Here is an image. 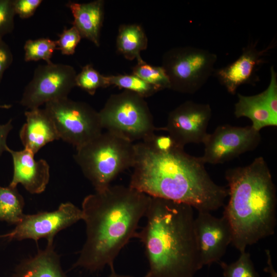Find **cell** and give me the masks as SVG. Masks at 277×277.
I'll return each mask as SVG.
<instances>
[{"label":"cell","instance_id":"7","mask_svg":"<svg viewBox=\"0 0 277 277\" xmlns=\"http://www.w3.org/2000/svg\"><path fill=\"white\" fill-rule=\"evenodd\" d=\"M217 55L194 47H174L166 51L162 67L169 79L170 89L193 94L207 82L214 71Z\"/></svg>","mask_w":277,"mask_h":277},{"label":"cell","instance_id":"23","mask_svg":"<svg viewBox=\"0 0 277 277\" xmlns=\"http://www.w3.org/2000/svg\"><path fill=\"white\" fill-rule=\"evenodd\" d=\"M106 77L109 86L114 85L136 93L144 98L150 96L159 91L155 87L132 74L109 75Z\"/></svg>","mask_w":277,"mask_h":277},{"label":"cell","instance_id":"20","mask_svg":"<svg viewBox=\"0 0 277 277\" xmlns=\"http://www.w3.org/2000/svg\"><path fill=\"white\" fill-rule=\"evenodd\" d=\"M148 39L143 28L137 24H124L119 27L116 38L117 51L127 60L137 62L142 58L141 52L146 49Z\"/></svg>","mask_w":277,"mask_h":277},{"label":"cell","instance_id":"26","mask_svg":"<svg viewBox=\"0 0 277 277\" xmlns=\"http://www.w3.org/2000/svg\"><path fill=\"white\" fill-rule=\"evenodd\" d=\"M75 83L76 86L92 95L95 93L98 88L109 86L106 76L100 74L91 64L85 65L81 72L76 74Z\"/></svg>","mask_w":277,"mask_h":277},{"label":"cell","instance_id":"24","mask_svg":"<svg viewBox=\"0 0 277 277\" xmlns=\"http://www.w3.org/2000/svg\"><path fill=\"white\" fill-rule=\"evenodd\" d=\"M24 60L26 62L45 61L47 64L52 63L51 58L54 51L57 49L56 41L49 38L28 39L25 43Z\"/></svg>","mask_w":277,"mask_h":277},{"label":"cell","instance_id":"28","mask_svg":"<svg viewBox=\"0 0 277 277\" xmlns=\"http://www.w3.org/2000/svg\"><path fill=\"white\" fill-rule=\"evenodd\" d=\"M15 15L13 0H0V39L13 31Z\"/></svg>","mask_w":277,"mask_h":277},{"label":"cell","instance_id":"18","mask_svg":"<svg viewBox=\"0 0 277 277\" xmlns=\"http://www.w3.org/2000/svg\"><path fill=\"white\" fill-rule=\"evenodd\" d=\"M13 277H68L62 270L60 255L54 250L53 242L46 248L23 260L15 268Z\"/></svg>","mask_w":277,"mask_h":277},{"label":"cell","instance_id":"31","mask_svg":"<svg viewBox=\"0 0 277 277\" xmlns=\"http://www.w3.org/2000/svg\"><path fill=\"white\" fill-rule=\"evenodd\" d=\"M13 60V56L9 46L0 39V82L4 73L10 67Z\"/></svg>","mask_w":277,"mask_h":277},{"label":"cell","instance_id":"12","mask_svg":"<svg viewBox=\"0 0 277 277\" xmlns=\"http://www.w3.org/2000/svg\"><path fill=\"white\" fill-rule=\"evenodd\" d=\"M211 114L209 104L187 101L169 113L163 129L182 148L188 144L203 143L208 134L207 128Z\"/></svg>","mask_w":277,"mask_h":277},{"label":"cell","instance_id":"33","mask_svg":"<svg viewBox=\"0 0 277 277\" xmlns=\"http://www.w3.org/2000/svg\"><path fill=\"white\" fill-rule=\"evenodd\" d=\"M265 252L267 258V266L264 268V271L268 273L270 277H277V273L275 271L272 264L270 251L269 249H265Z\"/></svg>","mask_w":277,"mask_h":277},{"label":"cell","instance_id":"22","mask_svg":"<svg viewBox=\"0 0 277 277\" xmlns=\"http://www.w3.org/2000/svg\"><path fill=\"white\" fill-rule=\"evenodd\" d=\"M132 74L154 86L159 91L170 89L169 79L162 66H154L141 60L133 68Z\"/></svg>","mask_w":277,"mask_h":277},{"label":"cell","instance_id":"11","mask_svg":"<svg viewBox=\"0 0 277 277\" xmlns=\"http://www.w3.org/2000/svg\"><path fill=\"white\" fill-rule=\"evenodd\" d=\"M82 219L81 209L70 202L62 203L54 211L25 214L13 230L0 237L18 241L32 239L36 242L45 238L48 242H53L59 231Z\"/></svg>","mask_w":277,"mask_h":277},{"label":"cell","instance_id":"16","mask_svg":"<svg viewBox=\"0 0 277 277\" xmlns=\"http://www.w3.org/2000/svg\"><path fill=\"white\" fill-rule=\"evenodd\" d=\"M25 115L26 123L19 134L24 149L35 154L47 144L60 139L54 122L45 108L30 109Z\"/></svg>","mask_w":277,"mask_h":277},{"label":"cell","instance_id":"19","mask_svg":"<svg viewBox=\"0 0 277 277\" xmlns=\"http://www.w3.org/2000/svg\"><path fill=\"white\" fill-rule=\"evenodd\" d=\"M238 97L234 111L236 118H249L252 122L251 126L259 131L265 127L277 126V118L272 115L261 93L250 96L239 93Z\"/></svg>","mask_w":277,"mask_h":277},{"label":"cell","instance_id":"30","mask_svg":"<svg viewBox=\"0 0 277 277\" xmlns=\"http://www.w3.org/2000/svg\"><path fill=\"white\" fill-rule=\"evenodd\" d=\"M42 0H13L15 14L21 18L31 17L42 3Z\"/></svg>","mask_w":277,"mask_h":277},{"label":"cell","instance_id":"14","mask_svg":"<svg viewBox=\"0 0 277 277\" xmlns=\"http://www.w3.org/2000/svg\"><path fill=\"white\" fill-rule=\"evenodd\" d=\"M256 42L249 43L235 61L214 72L219 82L229 93L234 94L240 86L254 85L259 81L257 71L264 63L265 57L273 44H270L261 50L256 48Z\"/></svg>","mask_w":277,"mask_h":277},{"label":"cell","instance_id":"15","mask_svg":"<svg viewBox=\"0 0 277 277\" xmlns=\"http://www.w3.org/2000/svg\"><path fill=\"white\" fill-rule=\"evenodd\" d=\"M7 151L11 154L13 164V176L9 186L16 188L21 184L31 194L44 192L50 179V167L46 161H36L35 154L26 149L14 151L8 147Z\"/></svg>","mask_w":277,"mask_h":277},{"label":"cell","instance_id":"2","mask_svg":"<svg viewBox=\"0 0 277 277\" xmlns=\"http://www.w3.org/2000/svg\"><path fill=\"white\" fill-rule=\"evenodd\" d=\"M150 200L145 193L122 185H110L86 196L81 210L86 240L73 267L95 272L108 266L114 270V260L135 237Z\"/></svg>","mask_w":277,"mask_h":277},{"label":"cell","instance_id":"5","mask_svg":"<svg viewBox=\"0 0 277 277\" xmlns=\"http://www.w3.org/2000/svg\"><path fill=\"white\" fill-rule=\"evenodd\" d=\"M134 156L132 142L106 131L76 149L74 158L98 191L110 186L117 175L132 167Z\"/></svg>","mask_w":277,"mask_h":277},{"label":"cell","instance_id":"35","mask_svg":"<svg viewBox=\"0 0 277 277\" xmlns=\"http://www.w3.org/2000/svg\"><path fill=\"white\" fill-rule=\"evenodd\" d=\"M11 107L10 105H0V108L9 109Z\"/></svg>","mask_w":277,"mask_h":277},{"label":"cell","instance_id":"25","mask_svg":"<svg viewBox=\"0 0 277 277\" xmlns=\"http://www.w3.org/2000/svg\"><path fill=\"white\" fill-rule=\"evenodd\" d=\"M224 277H260L251 259L246 251L241 252L238 259L230 264L220 261Z\"/></svg>","mask_w":277,"mask_h":277},{"label":"cell","instance_id":"4","mask_svg":"<svg viewBox=\"0 0 277 277\" xmlns=\"http://www.w3.org/2000/svg\"><path fill=\"white\" fill-rule=\"evenodd\" d=\"M225 179L229 199L223 215L231 229V243L241 253L274 233L276 188L262 156L247 166L226 170Z\"/></svg>","mask_w":277,"mask_h":277},{"label":"cell","instance_id":"6","mask_svg":"<svg viewBox=\"0 0 277 277\" xmlns=\"http://www.w3.org/2000/svg\"><path fill=\"white\" fill-rule=\"evenodd\" d=\"M98 114L103 129L132 143L156 129L145 98L130 91L110 95Z\"/></svg>","mask_w":277,"mask_h":277},{"label":"cell","instance_id":"1","mask_svg":"<svg viewBox=\"0 0 277 277\" xmlns=\"http://www.w3.org/2000/svg\"><path fill=\"white\" fill-rule=\"evenodd\" d=\"M134 146L131 188L198 211L210 212L224 205L228 189L213 181L202 157L190 155L178 146L167 151L156 150L142 141Z\"/></svg>","mask_w":277,"mask_h":277},{"label":"cell","instance_id":"10","mask_svg":"<svg viewBox=\"0 0 277 277\" xmlns=\"http://www.w3.org/2000/svg\"><path fill=\"white\" fill-rule=\"evenodd\" d=\"M261 140L260 131L251 126L220 125L207 135L203 143L205 149L201 157L205 163L222 164L253 150Z\"/></svg>","mask_w":277,"mask_h":277},{"label":"cell","instance_id":"27","mask_svg":"<svg viewBox=\"0 0 277 277\" xmlns=\"http://www.w3.org/2000/svg\"><path fill=\"white\" fill-rule=\"evenodd\" d=\"M58 39L56 41L57 49L60 50L62 54L66 55L74 53L75 48L82 38L74 26L69 29L65 28L58 35Z\"/></svg>","mask_w":277,"mask_h":277},{"label":"cell","instance_id":"34","mask_svg":"<svg viewBox=\"0 0 277 277\" xmlns=\"http://www.w3.org/2000/svg\"><path fill=\"white\" fill-rule=\"evenodd\" d=\"M108 277H133L130 275H122V274H117L114 270L111 271V273L109 275ZM143 277H147L146 275L144 276Z\"/></svg>","mask_w":277,"mask_h":277},{"label":"cell","instance_id":"21","mask_svg":"<svg viewBox=\"0 0 277 277\" xmlns=\"http://www.w3.org/2000/svg\"><path fill=\"white\" fill-rule=\"evenodd\" d=\"M24 200L16 188L0 186V221L18 224L23 219Z\"/></svg>","mask_w":277,"mask_h":277},{"label":"cell","instance_id":"3","mask_svg":"<svg viewBox=\"0 0 277 277\" xmlns=\"http://www.w3.org/2000/svg\"><path fill=\"white\" fill-rule=\"evenodd\" d=\"M193 209L185 204L151 197L145 215L146 224L135 235L145 247L149 265L147 277H194L203 267Z\"/></svg>","mask_w":277,"mask_h":277},{"label":"cell","instance_id":"17","mask_svg":"<svg viewBox=\"0 0 277 277\" xmlns=\"http://www.w3.org/2000/svg\"><path fill=\"white\" fill-rule=\"evenodd\" d=\"M66 6L74 18L72 26L78 30L82 37L98 47L104 15V1L96 0L87 3L69 2Z\"/></svg>","mask_w":277,"mask_h":277},{"label":"cell","instance_id":"13","mask_svg":"<svg viewBox=\"0 0 277 277\" xmlns=\"http://www.w3.org/2000/svg\"><path fill=\"white\" fill-rule=\"evenodd\" d=\"M196 244L203 266L219 263L231 243L230 225L223 215L217 217L208 211H198L194 218Z\"/></svg>","mask_w":277,"mask_h":277},{"label":"cell","instance_id":"8","mask_svg":"<svg viewBox=\"0 0 277 277\" xmlns=\"http://www.w3.org/2000/svg\"><path fill=\"white\" fill-rule=\"evenodd\" d=\"M60 139L77 149L102 132L98 112L88 104L63 98L46 103Z\"/></svg>","mask_w":277,"mask_h":277},{"label":"cell","instance_id":"9","mask_svg":"<svg viewBox=\"0 0 277 277\" xmlns=\"http://www.w3.org/2000/svg\"><path fill=\"white\" fill-rule=\"evenodd\" d=\"M76 74L74 68L66 64L52 62L38 66L24 89L21 104L30 110L68 97L76 86Z\"/></svg>","mask_w":277,"mask_h":277},{"label":"cell","instance_id":"32","mask_svg":"<svg viewBox=\"0 0 277 277\" xmlns=\"http://www.w3.org/2000/svg\"><path fill=\"white\" fill-rule=\"evenodd\" d=\"M12 128V120H10L5 124H0V156L4 151H7L8 147L7 145V138Z\"/></svg>","mask_w":277,"mask_h":277},{"label":"cell","instance_id":"29","mask_svg":"<svg viewBox=\"0 0 277 277\" xmlns=\"http://www.w3.org/2000/svg\"><path fill=\"white\" fill-rule=\"evenodd\" d=\"M261 94L272 115L277 118V73L273 66L270 67L269 85Z\"/></svg>","mask_w":277,"mask_h":277}]
</instances>
